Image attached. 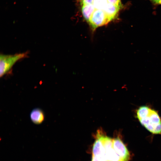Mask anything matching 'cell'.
Wrapping results in <instances>:
<instances>
[{
    "label": "cell",
    "instance_id": "cell-1",
    "mask_svg": "<svg viewBox=\"0 0 161 161\" xmlns=\"http://www.w3.org/2000/svg\"><path fill=\"white\" fill-rule=\"evenodd\" d=\"M136 114L141 124L148 131L161 135V119L156 111L143 106L138 108Z\"/></svg>",
    "mask_w": 161,
    "mask_h": 161
},
{
    "label": "cell",
    "instance_id": "cell-2",
    "mask_svg": "<svg viewBox=\"0 0 161 161\" xmlns=\"http://www.w3.org/2000/svg\"><path fill=\"white\" fill-rule=\"evenodd\" d=\"M27 53H17L12 55H1L0 76L3 77L9 72L14 64L19 60L26 58Z\"/></svg>",
    "mask_w": 161,
    "mask_h": 161
},
{
    "label": "cell",
    "instance_id": "cell-3",
    "mask_svg": "<svg viewBox=\"0 0 161 161\" xmlns=\"http://www.w3.org/2000/svg\"><path fill=\"white\" fill-rule=\"evenodd\" d=\"M109 22L103 10L95 9L88 23L94 31L97 28L105 25Z\"/></svg>",
    "mask_w": 161,
    "mask_h": 161
},
{
    "label": "cell",
    "instance_id": "cell-4",
    "mask_svg": "<svg viewBox=\"0 0 161 161\" xmlns=\"http://www.w3.org/2000/svg\"><path fill=\"white\" fill-rule=\"evenodd\" d=\"M113 147L117 153L124 161H128L130 157L129 152L121 140L118 137L113 139Z\"/></svg>",
    "mask_w": 161,
    "mask_h": 161
},
{
    "label": "cell",
    "instance_id": "cell-5",
    "mask_svg": "<svg viewBox=\"0 0 161 161\" xmlns=\"http://www.w3.org/2000/svg\"><path fill=\"white\" fill-rule=\"evenodd\" d=\"M122 8L108 2L103 10L111 21L117 18L119 11Z\"/></svg>",
    "mask_w": 161,
    "mask_h": 161
},
{
    "label": "cell",
    "instance_id": "cell-6",
    "mask_svg": "<svg viewBox=\"0 0 161 161\" xmlns=\"http://www.w3.org/2000/svg\"><path fill=\"white\" fill-rule=\"evenodd\" d=\"M30 117L31 121L34 124L39 125L44 121L45 115L42 110L39 108H35L31 112Z\"/></svg>",
    "mask_w": 161,
    "mask_h": 161
},
{
    "label": "cell",
    "instance_id": "cell-7",
    "mask_svg": "<svg viewBox=\"0 0 161 161\" xmlns=\"http://www.w3.org/2000/svg\"><path fill=\"white\" fill-rule=\"evenodd\" d=\"M97 137L95 140L93 147V155L98 157H100L104 151V147L98 133Z\"/></svg>",
    "mask_w": 161,
    "mask_h": 161
},
{
    "label": "cell",
    "instance_id": "cell-8",
    "mask_svg": "<svg viewBox=\"0 0 161 161\" xmlns=\"http://www.w3.org/2000/svg\"><path fill=\"white\" fill-rule=\"evenodd\" d=\"M95 9L93 4L83 5L81 7L83 16L86 21L89 22L91 16Z\"/></svg>",
    "mask_w": 161,
    "mask_h": 161
},
{
    "label": "cell",
    "instance_id": "cell-9",
    "mask_svg": "<svg viewBox=\"0 0 161 161\" xmlns=\"http://www.w3.org/2000/svg\"><path fill=\"white\" fill-rule=\"evenodd\" d=\"M108 3L107 0H94L93 4L95 9L103 10Z\"/></svg>",
    "mask_w": 161,
    "mask_h": 161
},
{
    "label": "cell",
    "instance_id": "cell-10",
    "mask_svg": "<svg viewBox=\"0 0 161 161\" xmlns=\"http://www.w3.org/2000/svg\"><path fill=\"white\" fill-rule=\"evenodd\" d=\"M108 2L117 6L123 8L121 0H107Z\"/></svg>",
    "mask_w": 161,
    "mask_h": 161
},
{
    "label": "cell",
    "instance_id": "cell-11",
    "mask_svg": "<svg viewBox=\"0 0 161 161\" xmlns=\"http://www.w3.org/2000/svg\"><path fill=\"white\" fill-rule=\"evenodd\" d=\"M94 0H80V3L82 5L93 4Z\"/></svg>",
    "mask_w": 161,
    "mask_h": 161
},
{
    "label": "cell",
    "instance_id": "cell-12",
    "mask_svg": "<svg viewBox=\"0 0 161 161\" xmlns=\"http://www.w3.org/2000/svg\"><path fill=\"white\" fill-rule=\"evenodd\" d=\"M153 5H161V0H148Z\"/></svg>",
    "mask_w": 161,
    "mask_h": 161
},
{
    "label": "cell",
    "instance_id": "cell-13",
    "mask_svg": "<svg viewBox=\"0 0 161 161\" xmlns=\"http://www.w3.org/2000/svg\"><path fill=\"white\" fill-rule=\"evenodd\" d=\"M91 161H102V160L99 158L93 155Z\"/></svg>",
    "mask_w": 161,
    "mask_h": 161
}]
</instances>
